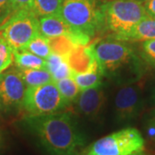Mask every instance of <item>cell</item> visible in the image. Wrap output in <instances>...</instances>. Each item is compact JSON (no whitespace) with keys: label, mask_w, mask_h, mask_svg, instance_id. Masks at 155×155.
Instances as JSON below:
<instances>
[{"label":"cell","mask_w":155,"mask_h":155,"mask_svg":"<svg viewBox=\"0 0 155 155\" xmlns=\"http://www.w3.org/2000/svg\"><path fill=\"white\" fill-rule=\"evenodd\" d=\"M24 123L50 155L72 154L85 144V137L70 113L28 116Z\"/></svg>","instance_id":"obj_1"},{"label":"cell","mask_w":155,"mask_h":155,"mask_svg":"<svg viewBox=\"0 0 155 155\" xmlns=\"http://www.w3.org/2000/svg\"><path fill=\"white\" fill-rule=\"evenodd\" d=\"M93 49L104 77L124 84L139 81L143 76L144 61L126 41L106 40L93 45Z\"/></svg>","instance_id":"obj_2"},{"label":"cell","mask_w":155,"mask_h":155,"mask_svg":"<svg viewBox=\"0 0 155 155\" xmlns=\"http://www.w3.org/2000/svg\"><path fill=\"white\" fill-rule=\"evenodd\" d=\"M102 28L112 38L122 41L132 28L147 16L142 2L138 0H110L101 5Z\"/></svg>","instance_id":"obj_3"},{"label":"cell","mask_w":155,"mask_h":155,"mask_svg":"<svg viewBox=\"0 0 155 155\" xmlns=\"http://www.w3.org/2000/svg\"><path fill=\"white\" fill-rule=\"evenodd\" d=\"M101 5L97 0H62L60 14L72 29L92 37L102 29Z\"/></svg>","instance_id":"obj_4"},{"label":"cell","mask_w":155,"mask_h":155,"mask_svg":"<svg viewBox=\"0 0 155 155\" xmlns=\"http://www.w3.org/2000/svg\"><path fill=\"white\" fill-rule=\"evenodd\" d=\"M144 150L145 140L140 132L127 127L97 140L85 155H130Z\"/></svg>","instance_id":"obj_5"},{"label":"cell","mask_w":155,"mask_h":155,"mask_svg":"<svg viewBox=\"0 0 155 155\" xmlns=\"http://www.w3.org/2000/svg\"><path fill=\"white\" fill-rule=\"evenodd\" d=\"M69 104L54 81L26 88L22 108L28 116H44L65 110Z\"/></svg>","instance_id":"obj_6"},{"label":"cell","mask_w":155,"mask_h":155,"mask_svg":"<svg viewBox=\"0 0 155 155\" xmlns=\"http://www.w3.org/2000/svg\"><path fill=\"white\" fill-rule=\"evenodd\" d=\"M38 35V17L32 11H16L6 22L0 25V35L14 51L23 49Z\"/></svg>","instance_id":"obj_7"},{"label":"cell","mask_w":155,"mask_h":155,"mask_svg":"<svg viewBox=\"0 0 155 155\" xmlns=\"http://www.w3.org/2000/svg\"><path fill=\"white\" fill-rule=\"evenodd\" d=\"M142 84L139 81L122 84L114 100V111L117 122H128L137 118L143 109Z\"/></svg>","instance_id":"obj_8"},{"label":"cell","mask_w":155,"mask_h":155,"mask_svg":"<svg viewBox=\"0 0 155 155\" xmlns=\"http://www.w3.org/2000/svg\"><path fill=\"white\" fill-rule=\"evenodd\" d=\"M26 84L18 69L0 73V106L5 110L22 108Z\"/></svg>","instance_id":"obj_9"},{"label":"cell","mask_w":155,"mask_h":155,"mask_svg":"<svg viewBox=\"0 0 155 155\" xmlns=\"http://www.w3.org/2000/svg\"><path fill=\"white\" fill-rule=\"evenodd\" d=\"M106 100L105 91L101 85L88 89L80 91L78 95L76 100L77 110L84 116L95 119L103 112Z\"/></svg>","instance_id":"obj_10"},{"label":"cell","mask_w":155,"mask_h":155,"mask_svg":"<svg viewBox=\"0 0 155 155\" xmlns=\"http://www.w3.org/2000/svg\"><path fill=\"white\" fill-rule=\"evenodd\" d=\"M65 61H67L72 74L99 71L93 45L75 46L66 57Z\"/></svg>","instance_id":"obj_11"},{"label":"cell","mask_w":155,"mask_h":155,"mask_svg":"<svg viewBox=\"0 0 155 155\" xmlns=\"http://www.w3.org/2000/svg\"><path fill=\"white\" fill-rule=\"evenodd\" d=\"M39 28L40 34L47 38L60 35H67L69 37L74 31V29H72L61 17V14L40 17Z\"/></svg>","instance_id":"obj_12"},{"label":"cell","mask_w":155,"mask_h":155,"mask_svg":"<svg viewBox=\"0 0 155 155\" xmlns=\"http://www.w3.org/2000/svg\"><path fill=\"white\" fill-rule=\"evenodd\" d=\"M155 39V18L147 17L138 22L122 41H144Z\"/></svg>","instance_id":"obj_13"},{"label":"cell","mask_w":155,"mask_h":155,"mask_svg":"<svg viewBox=\"0 0 155 155\" xmlns=\"http://www.w3.org/2000/svg\"><path fill=\"white\" fill-rule=\"evenodd\" d=\"M26 86H37L53 82L54 79L48 69L35 68H18Z\"/></svg>","instance_id":"obj_14"},{"label":"cell","mask_w":155,"mask_h":155,"mask_svg":"<svg viewBox=\"0 0 155 155\" xmlns=\"http://www.w3.org/2000/svg\"><path fill=\"white\" fill-rule=\"evenodd\" d=\"M14 61L18 68H47V61L27 51H14Z\"/></svg>","instance_id":"obj_15"},{"label":"cell","mask_w":155,"mask_h":155,"mask_svg":"<svg viewBox=\"0 0 155 155\" xmlns=\"http://www.w3.org/2000/svg\"><path fill=\"white\" fill-rule=\"evenodd\" d=\"M55 84L61 96L69 105L73 102H76L78 97L80 93V91L73 78L68 77L62 78L61 80L56 81Z\"/></svg>","instance_id":"obj_16"},{"label":"cell","mask_w":155,"mask_h":155,"mask_svg":"<svg viewBox=\"0 0 155 155\" xmlns=\"http://www.w3.org/2000/svg\"><path fill=\"white\" fill-rule=\"evenodd\" d=\"M48 42L52 54L62 57L64 60L68 55V54L76 46L67 35H60L54 37L48 38Z\"/></svg>","instance_id":"obj_17"},{"label":"cell","mask_w":155,"mask_h":155,"mask_svg":"<svg viewBox=\"0 0 155 155\" xmlns=\"http://www.w3.org/2000/svg\"><path fill=\"white\" fill-rule=\"evenodd\" d=\"M72 77L75 80L79 91H83L85 90L101 85L104 76L101 74L99 71H97L86 73L72 74Z\"/></svg>","instance_id":"obj_18"},{"label":"cell","mask_w":155,"mask_h":155,"mask_svg":"<svg viewBox=\"0 0 155 155\" xmlns=\"http://www.w3.org/2000/svg\"><path fill=\"white\" fill-rule=\"evenodd\" d=\"M62 0H34L33 12L39 17L61 13Z\"/></svg>","instance_id":"obj_19"},{"label":"cell","mask_w":155,"mask_h":155,"mask_svg":"<svg viewBox=\"0 0 155 155\" xmlns=\"http://www.w3.org/2000/svg\"><path fill=\"white\" fill-rule=\"evenodd\" d=\"M20 51H27L29 53H32L45 60L52 54L48 42V38L41 34L38 35L36 37H35L23 49Z\"/></svg>","instance_id":"obj_20"},{"label":"cell","mask_w":155,"mask_h":155,"mask_svg":"<svg viewBox=\"0 0 155 155\" xmlns=\"http://www.w3.org/2000/svg\"><path fill=\"white\" fill-rule=\"evenodd\" d=\"M14 50L0 35V73L5 71L14 61Z\"/></svg>","instance_id":"obj_21"},{"label":"cell","mask_w":155,"mask_h":155,"mask_svg":"<svg viewBox=\"0 0 155 155\" xmlns=\"http://www.w3.org/2000/svg\"><path fill=\"white\" fill-rule=\"evenodd\" d=\"M140 58L145 64L151 65L155 61V39L147 40L141 41L140 47Z\"/></svg>","instance_id":"obj_22"},{"label":"cell","mask_w":155,"mask_h":155,"mask_svg":"<svg viewBox=\"0 0 155 155\" xmlns=\"http://www.w3.org/2000/svg\"><path fill=\"white\" fill-rule=\"evenodd\" d=\"M12 0H0V25L15 13Z\"/></svg>","instance_id":"obj_23"},{"label":"cell","mask_w":155,"mask_h":155,"mask_svg":"<svg viewBox=\"0 0 155 155\" xmlns=\"http://www.w3.org/2000/svg\"><path fill=\"white\" fill-rule=\"evenodd\" d=\"M146 132L149 140L155 145V110L150 113L146 122Z\"/></svg>","instance_id":"obj_24"},{"label":"cell","mask_w":155,"mask_h":155,"mask_svg":"<svg viewBox=\"0 0 155 155\" xmlns=\"http://www.w3.org/2000/svg\"><path fill=\"white\" fill-rule=\"evenodd\" d=\"M15 11L26 10L32 11L34 6V0H12Z\"/></svg>","instance_id":"obj_25"},{"label":"cell","mask_w":155,"mask_h":155,"mask_svg":"<svg viewBox=\"0 0 155 155\" xmlns=\"http://www.w3.org/2000/svg\"><path fill=\"white\" fill-rule=\"evenodd\" d=\"M147 16L155 18V0H147L143 3Z\"/></svg>","instance_id":"obj_26"},{"label":"cell","mask_w":155,"mask_h":155,"mask_svg":"<svg viewBox=\"0 0 155 155\" xmlns=\"http://www.w3.org/2000/svg\"><path fill=\"white\" fill-rule=\"evenodd\" d=\"M150 103L153 106H155V84L151 89L150 92Z\"/></svg>","instance_id":"obj_27"},{"label":"cell","mask_w":155,"mask_h":155,"mask_svg":"<svg viewBox=\"0 0 155 155\" xmlns=\"http://www.w3.org/2000/svg\"><path fill=\"white\" fill-rule=\"evenodd\" d=\"M4 148H5V140H4L2 134L0 133V153L3 152Z\"/></svg>","instance_id":"obj_28"},{"label":"cell","mask_w":155,"mask_h":155,"mask_svg":"<svg viewBox=\"0 0 155 155\" xmlns=\"http://www.w3.org/2000/svg\"><path fill=\"white\" fill-rule=\"evenodd\" d=\"M130 155H149L147 153H146L144 151H141V152H139V153H133V154H130Z\"/></svg>","instance_id":"obj_29"},{"label":"cell","mask_w":155,"mask_h":155,"mask_svg":"<svg viewBox=\"0 0 155 155\" xmlns=\"http://www.w3.org/2000/svg\"><path fill=\"white\" fill-rule=\"evenodd\" d=\"M149 67H152V69L153 70V71H155V61L154 62H153L151 65H149Z\"/></svg>","instance_id":"obj_30"},{"label":"cell","mask_w":155,"mask_h":155,"mask_svg":"<svg viewBox=\"0 0 155 155\" xmlns=\"http://www.w3.org/2000/svg\"><path fill=\"white\" fill-rule=\"evenodd\" d=\"M69 155H84V154H81V153H72V154H69Z\"/></svg>","instance_id":"obj_31"},{"label":"cell","mask_w":155,"mask_h":155,"mask_svg":"<svg viewBox=\"0 0 155 155\" xmlns=\"http://www.w3.org/2000/svg\"><path fill=\"white\" fill-rule=\"evenodd\" d=\"M138 1H140V2H142V3H144V2L147 1V0H138Z\"/></svg>","instance_id":"obj_32"},{"label":"cell","mask_w":155,"mask_h":155,"mask_svg":"<svg viewBox=\"0 0 155 155\" xmlns=\"http://www.w3.org/2000/svg\"><path fill=\"white\" fill-rule=\"evenodd\" d=\"M153 79L155 80V73H154V75H153Z\"/></svg>","instance_id":"obj_33"}]
</instances>
